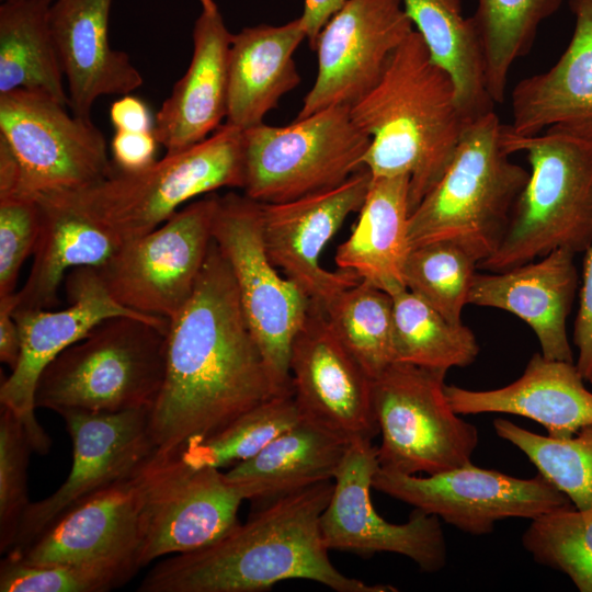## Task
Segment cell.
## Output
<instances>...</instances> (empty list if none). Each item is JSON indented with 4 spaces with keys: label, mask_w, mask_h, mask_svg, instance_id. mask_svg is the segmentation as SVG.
I'll return each mask as SVG.
<instances>
[{
    "label": "cell",
    "mask_w": 592,
    "mask_h": 592,
    "mask_svg": "<svg viewBox=\"0 0 592 592\" xmlns=\"http://www.w3.org/2000/svg\"><path fill=\"white\" fill-rule=\"evenodd\" d=\"M391 297L395 362L448 371L476 360L478 342L463 322L448 321L407 288Z\"/></svg>",
    "instance_id": "d6a6232c"
},
{
    "label": "cell",
    "mask_w": 592,
    "mask_h": 592,
    "mask_svg": "<svg viewBox=\"0 0 592 592\" xmlns=\"http://www.w3.org/2000/svg\"><path fill=\"white\" fill-rule=\"evenodd\" d=\"M243 185L242 129L225 123L203 141L166 153L146 169L114 168L93 185L55 193L124 243L150 232L191 200Z\"/></svg>",
    "instance_id": "52a82bcc"
},
{
    "label": "cell",
    "mask_w": 592,
    "mask_h": 592,
    "mask_svg": "<svg viewBox=\"0 0 592 592\" xmlns=\"http://www.w3.org/2000/svg\"><path fill=\"white\" fill-rule=\"evenodd\" d=\"M15 293L0 297V361L11 371L18 365L21 354V337L13 315L16 307Z\"/></svg>",
    "instance_id": "bcb514c9"
},
{
    "label": "cell",
    "mask_w": 592,
    "mask_h": 592,
    "mask_svg": "<svg viewBox=\"0 0 592 592\" xmlns=\"http://www.w3.org/2000/svg\"><path fill=\"white\" fill-rule=\"evenodd\" d=\"M509 153L524 152L528 179L497 250L478 267L502 272L556 249L584 252L592 241V143L559 132L517 136L502 126Z\"/></svg>",
    "instance_id": "277c9868"
},
{
    "label": "cell",
    "mask_w": 592,
    "mask_h": 592,
    "mask_svg": "<svg viewBox=\"0 0 592 592\" xmlns=\"http://www.w3.org/2000/svg\"><path fill=\"white\" fill-rule=\"evenodd\" d=\"M295 401L303 419L348 441H372L379 428L372 378L340 341L322 307L311 303L289 356Z\"/></svg>",
    "instance_id": "ffe728a7"
},
{
    "label": "cell",
    "mask_w": 592,
    "mask_h": 592,
    "mask_svg": "<svg viewBox=\"0 0 592 592\" xmlns=\"http://www.w3.org/2000/svg\"><path fill=\"white\" fill-rule=\"evenodd\" d=\"M502 126L493 110L470 122L448 167L409 216L411 248L453 240L479 262L497 250L528 179L510 159Z\"/></svg>",
    "instance_id": "8992f818"
},
{
    "label": "cell",
    "mask_w": 592,
    "mask_h": 592,
    "mask_svg": "<svg viewBox=\"0 0 592 592\" xmlns=\"http://www.w3.org/2000/svg\"><path fill=\"white\" fill-rule=\"evenodd\" d=\"M573 362L534 353L523 374L497 389L471 390L446 385L447 399L458 414L508 413L543 425L554 439H569L592 424V392Z\"/></svg>",
    "instance_id": "484cf974"
},
{
    "label": "cell",
    "mask_w": 592,
    "mask_h": 592,
    "mask_svg": "<svg viewBox=\"0 0 592 592\" xmlns=\"http://www.w3.org/2000/svg\"><path fill=\"white\" fill-rule=\"evenodd\" d=\"M1 1H5V0H1Z\"/></svg>",
    "instance_id": "f907efd6"
},
{
    "label": "cell",
    "mask_w": 592,
    "mask_h": 592,
    "mask_svg": "<svg viewBox=\"0 0 592 592\" xmlns=\"http://www.w3.org/2000/svg\"><path fill=\"white\" fill-rule=\"evenodd\" d=\"M110 118L115 130L152 132L155 126L147 104L130 94L123 95L111 105Z\"/></svg>",
    "instance_id": "f6af8a7d"
},
{
    "label": "cell",
    "mask_w": 592,
    "mask_h": 592,
    "mask_svg": "<svg viewBox=\"0 0 592 592\" xmlns=\"http://www.w3.org/2000/svg\"><path fill=\"white\" fill-rule=\"evenodd\" d=\"M149 413V409L114 413L66 410L58 413L72 443L70 473L53 494L30 503L9 553L26 548L81 501L134 477L155 451Z\"/></svg>",
    "instance_id": "2e32d148"
},
{
    "label": "cell",
    "mask_w": 592,
    "mask_h": 592,
    "mask_svg": "<svg viewBox=\"0 0 592 592\" xmlns=\"http://www.w3.org/2000/svg\"><path fill=\"white\" fill-rule=\"evenodd\" d=\"M134 479L141 523L140 567L219 539L239 523L238 509L248 500L243 485L219 469L192 468L179 451H153Z\"/></svg>",
    "instance_id": "8fae6325"
},
{
    "label": "cell",
    "mask_w": 592,
    "mask_h": 592,
    "mask_svg": "<svg viewBox=\"0 0 592 592\" xmlns=\"http://www.w3.org/2000/svg\"><path fill=\"white\" fill-rule=\"evenodd\" d=\"M219 196L204 195L95 267L122 306L171 320L190 299L214 241Z\"/></svg>",
    "instance_id": "4fadbf2b"
},
{
    "label": "cell",
    "mask_w": 592,
    "mask_h": 592,
    "mask_svg": "<svg viewBox=\"0 0 592 592\" xmlns=\"http://www.w3.org/2000/svg\"><path fill=\"white\" fill-rule=\"evenodd\" d=\"M585 252L573 343L578 349L576 366L581 376L589 380L592 377V241Z\"/></svg>",
    "instance_id": "7bdbcfd3"
},
{
    "label": "cell",
    "mask_w": 592,
    "mask_h": 592,
    "mask_svg": "<svg viewBox=\"0 0 592 592\" xmlns=\"http://www.w3.org/2000/svg\"><path fill=\"white\" fill-rule=\"evenodd\" d=\"M323 310L340 341L372 379L395 362L391 295L358 281Z\"/></svg>",
    "instance_id": "e575fe53"
},
{
    "label": "cell",
    "mask_w": 592,
    "mask_h": 592,
    "mask_svg": "<svg viewBox=\"0 0 592 592\" xmlns=\"http://www.w3.org/2000/svg\"><path fill=\"white\" fill-rule=\"evenodd\" d=\"M574 254L560 248L506 271L476 273L468 304L515 315L532 328L544 357L573 362L566 322L578 286Z\"/></svg>",
    "instance_id": "603a6c76"
},
{
    "label": "cell",
    "mask_w": 592,
    "mask_h": 592,
    "mask_svg": "<svg viewBox=\"0 0 592 592\" xmlns=\"http://www.w3.org/2000/svg\"><path fill=\"white\" fill-rule=\"evenodd\" d=\"M372 441H351L333 478V491L320 517L328 549L367 558L394 553L410 558L421 571L437 572L447 561V547L437 516L414 510L402 524L387 522L372 504L371 489L379 464Z\"/></svg>",
    "instance_id": "9a60e30c"
},
{
    "label": "cell",
    "mask_w": 592,
    "mask_h": 592,
    "mask_svg": "<svg viewBox=\"0 0 592 592\" xmlns=\"http://www.w3.org/2000/svg\"><path fill=\"white\" fill-rule=\"evenodd\" d=\"M276 395L234 274L213 241L190 299L169 320L164 380L149 413L155 451H179Z\"/></svg>",
    "instance_id": "6da1fadb"
},
{
    "label": "cell",
    "mask_w": 592,
    "mask_h": 592,
    "mask_svg": "<svg viewBox=\"0 0 592 592\" xmlns=\"http://www.w3.org/2000/svg\"><path fill=\"white\" fill-rule=\"evenodd\" d=\"M357 223L334 262L361 281L394 295L406 289L409 240V177H373Z\"/></svg>",
    "instance_id": "f1b7e54d"
},
{
    "label": "cell",
    "mask_w": 592,
    "mask_h": 592,
    "mask_svg": "<svg viewBox=\"0 0 592 592\" xmlns=\"http://www.w3.org/2000/svg\"><path fill=\"white\" fill-rule=\"evenodd\" d=\"M69 306L65 309H15L21 337L18 365L0 387V403L23 423L34 452L46 455L50 439L34 410L38 378L64 350L82 340L103 320L115 316L152 318L118 304L92 266L73 269L66 277Z\"/></svg>",
    "instance_id": "ac0fdd59"
},
{
    "label": "cell",
    "mask_w": 592,
    "mask_h": 592,
    "mask_svg": "<svg viewBox=\"0 0 592 592\" xmlns=\"http://www.w3.org/2000/svg\"><path fill=\"white\" fill-rule=\"evenodd\" d=\"M231 38L218 8L202 9L194 24L191 62L155 116L153 134L166 153L203 141L226 118Z\"/></svg>",
    "instance_id": "d4e9b609"
},
{
    "label": "cell",
    "mask_w": 592,
    "mask_h": 592,
    "mask_svg": "<svg viewBox=\"0 0 592 592\" xmlns=\"http://www.w3.org/2000/svg\"><path fill=\"white\" fill-rule=\"evenodd\" d=\"M301 419L293 394L276 395L220 431L184 443L179 454L195 469H221L246 462Z\"/></svg>",
    "instance_id": "d590c367"
},
{
    "label": "cell",
    "mask_w": 592,
    "mask_h": 592,
    "mask_svg": "<svg viewBox=\"0 0 592 592\" xmlns=\"http://www.w3.org/2000/svg\"><path fill=\"white\" fill-rule=\"evenodd\" d=\"M213 237L234 274L248 326L277 394H293L291 348L311 301L272 263L263 238L262 204L235 192L219 196Z\"/></svg>",
    "instance_id": "30bf717a"
},
{
    "label": "cell",
    "mask_w": 592,
    "mask_h": 592,
    "mask_svg": "<svg viewBox=\"0 0 592 592\" xmlns=\"http://www.w3.org/2000/svg\"><path fill=\"white\" fill-rule=\"evenodd\" d=\"M432 59L452 77L463 110L476 118L493 110L479 37L463 0H402Z\"/></svg>",
    "instance_id": "1f68e13d"
},
{
    "label": "cell",
    "mask_w": 592,
    "mask_h": 592,
    "mask_svg": "<svg viewBox=\"0 0 592 592\" xmlns=\"http://www.w3.org/2000/svg\"><path fill=\"white\" fill-rule=\"evenodd\" d=\"M563 0H477L471 16L485 61L488 93L502 103L512 65L532 48L542 22Z\"/></svg>",
    "instance_id": "836d02e7"
},
{
    "label": "cell",
    "mask_w": 592,
    "mask_h": 592,
    "mask_svg": "<svg viewBox=\"0 0 592 592\" xmlns=\"http://www.w3.org/2000/svg\"><path fill=\"white\" fill-rule=\"evenodd\" d=\"M446 373L394 362L372 379V406L382 434L380 468L430 476L471 462L478 431L452 408Z\"/></svg>",
    "instance_id": "9c48e42d"
},
{
    "label": "cell",
    "mask_w": 592,
    "mask_h": 592,
    "mask_svg": "<svg viewBox=\"0 0 592 592\" xmlns=\"http://www.w3.org/2000/svg\"><path fill=\"white\" fill-rule=\"evenodd\" d=\"M497 435L517 447L538 474L565 493L577 509L592 508V424L569 439L531 432L509 420L496 419Z\"/></svg>",
    "instance_id": "8d00e7d4"
},
{
    "label": "cell",
    "mask_w": 592,
    "mask_h": 592,
    "mask_svg": "<svg viewBox=\"0 0 592 592\" xmlns=\"http://www.w3.org/2000/svg\"><path fill=\"white\" fill-rule=\"evenodd\" d=\"M522 545L536 562L565 573L580 592H592V508L570 505L532 520Z\"/></svg>",
    "instance_id": "f35d334b"
},
{
    "label": "cell",
    "mask_w": 592,
    "mask_h": 592,
    "mask_svg": "<svg viewBox=\"0 0 592 592\" xmlns=\"http://www.w3.org/2000/svg\"><path fill=\"white\" fill-rule=\"evenodd\" d=\"M140 545L139 497L132 477L81 501L26 548L7 555L30 565L124 561L141 568Z\"/></svg>",
    "instance_id": "44dd1931"
},
{
    "label": "cell",
    "mask_w": 592,
    "mask_h": 592,
    "mask_svg": "<svg viewBox=\"0 0 592 592\" xmlns=\"http://www.w3.org/2000/svg\"><path fill=\"white\" fill-rule=\"evenodd\" d=\"M133 562L30 565L7 555L0 563L1 592H104L126 583Z\"/></svg>",
    "instance_id": "ab89813d"
},
{
    "label": "cell",
    "mask_w": 592,
    "mask_h": 592,
    "mask_svg": "<svg viewBox=\"0 0 592 592\" xmlns=\"http://www.w3.org/2000/svg\"><path fill=\"white\" fill-rule=\"evenodd\" d=\"M41 229L36 198L0 200V297L14 294L19 273L33 254Z\"/></svg>",
    "instance_id": "b9f144b4"
},
{
    "label": "cell",
    "mask_w": 592,
    "mask_h": 592,
    "mask_svg": "<svg viewBox=\"0 0 592 592\" xmlns=\"http://www.w3.org/2000/svg\"><path fill=\"white\" fill-rule=\"evenodd\" d=\"M159 143L152 132L115 130L111 140L112 162L116 170L137 172L156 161Z\"/></svg>",
    "instance_id": "ee69618b"
},
{
    "label": "cell",
    "mask_w": 592,
    "mask_h": 592,
    "mask_svg": "<svg viewBox=\"0 0 592 592\" xmlns=\"http://www.w3.org/2000/svg\"><path fill=\"white\" fill-rule=\"evenodd\" d=\"M349 443L301 418L255 456L232 466L225 475L244 486L248 500L265 502L333 480Z\"/></svg>",
    "instance_id": "f546056e"
},
{
    "label": "cell",
    "mask_w": 592,
    "mask_h": 592,
    "mask_svg": "<svg viewBox=\"0 0 592 592\" xmlns=\"http://www.w3.org/2000/svg\"><path fill=\"white\" fill-rule=\"evenodd\" d=\"M198 1L202 5V9H205V10L217 9V4L215 3L214 0H198Z\"/></svg>",
    "instance_id": "c3c4849f"
},
{
    "label": "cell",
    "mask_w": 592,
    "mask_h": 592,
    "mask_svg": "<svg viewBox=\"0 0 592 592\" xmlns=\"http://www.w3.org/2000/svg\"><path fill=\"white\" fill-rule=\"evenodd\" d=\"M52 1H1L0 94L22 89L46 94L69 105L50 27Z\"/></svg>",
    "instance_id": "4dcf8cb0"
},
{
    "label": "cell",
    "mask_w": 592,
    "mask_h": 592,
    "mask_svg": "<svg viewBox=\"0 0 592 592\" xmlns=\"http://www.w3.org/2000/svg\"><path fill=\"white\" fill-rule=\"evenodd\" d=\"M33 451L21 420L1 406L0 414V551L13 548L22 517L30 505L27 466Z\"/></svg>",
    "instance_id": "60d3db41"
},
{
    "label": "cell",
    "mask_w": 592,
    "mask_h": 592,
    "mask_svg": "<svg viewBox=\"0 0 592 592\" xmlns=\"http://www.w3.org/2000/svg\"><path fill=\"white\" fill-rule=\"evenodd\" d=\"M372 178L363 167L333 189L283 203H261L263 238L272 263L322 308L361 281L351 271L322 267L320 255L346 217L360 212Z\"/></svg>",
    "instance_id": "d6986e66"
},
{
    "label": "cell",
    "mask_w": 592,
    "mask_h": 592,
    "mask_svg": "<svg viewBox=\"0 0 592 592\" xmlns=\"http://www.w3.org/2000/svg\"><path fill=\"white\" fill-rule=\"evenodd\" d=\"M373 488L476 536L492 533L502 520H534L573 505L539 474L516 478L471 462L426 477L378 467Z\"/></svg>",
    "instance_id": "5bb4252c"
},
{
    "label": "cell",
    "mask_w": 592,
    "mask_h": 592,
    "mask_svg": "<svg viewBox=\"0 0 592 592\" xmlns=\"http://www.w3.org/2000/svg\"><path fill=\"white\" fill-rule=\"evenodd\" d=\"M36 200L41 229L31 271L23 287L15 293V309H52L68 271L99 267L123 244L58 193L42 194Z\"/></svg>",
    "instance_id": "83f0119b"
},
{
    "label": "cell",
    "mask_w": 592,
    "mask_h": 592,
    "mask_svg": "<svg viewBox=\"0 0 592 592\" xmlns=\"http://www.w3.org/2000/svg\"><path fill=\"white\" fill-rule=\"evenodd\" d=\"M371 137L363 163L373 177H409L410 214L437 183L471 118L452 77L413 30L388 59L376 86L351 105Z\"/></svg>",
    "instance_id": "3957f363"
},
{
    "label": "cell",
    "mask_w": 592,
    "mask_h": 592,
    "mask_svg": "<svg viewBox=\"0 0 592 592\" xmlns=\"http://www.w3.org/2000/svg\"><path fill=\"white\" fill-rule=\"evenodd\" d=\"M478 263V259L456 241L424 243L409 253L405 284L448 321L460 323Z\"/></svg>",
    "instance_id": "74e56055"
},
{
    "label": "cell",
    "mask_w": 592,
    "mask_h": 592,
    "mask_svg": "<svg viewBox=\"0 0 592 592\" xmlns=\"http://www.w3.org/2000/svg\"><path fill=\"white\" fill-rule=\"evenodd\" d=\"M413 30L402 0H346L317 37V77L296 118L353 105L376 86Z\"/></svg>",
    "instance_id": "e0dca14e"
},
{
    "label": "cell",
    "mask_w": 592,
    "mask_h": 592,
    "mask_svg": "<svg viewBox=\"0 0 592 592\" xmlns=\"http://www.w3.org/2000/svg\"><path fill=\"white\" fill-rule=\"evenodd\" d=\"M169 320L115 316L58 354L41 374L36 408L114 413L151 409L163 385Z\"/></svg>",
    "instance_id": "5b68a950"
},
{
    "label": "cell",
    "mask_w": 592,
    "mask_h": 592,
    "mask_svg": "<svg viewBox=\"0 0 592 592\" xmlns=\"http://www.w3.org/2000/svg\"><path fill=\"white\" fill-rule=\"evenodd\" d=\"M333 491L321 481L261 502L219 539L157 563L138 592H262L304 579L337 592H396L341 573L330 561L320 517Z\"/></svg>",
    "instance_id": "7a4b0ae2"
},
{
    "label": "cell",
    "mask_w": 592,
    "mask_h": 592,
    "mask_svg": "<svg viewBox=\"0 0 592 592\" xmlns=\"http://www.w3.org/2000/svg\"><path fill=\"white\" fill-rule=\"evenodd\" d=\"M571 39L547 71L522 79L512 90V122L517 136L559 132L592 143V0H570Z\"/></svg>",
    "instance_id": "7402d4cb"
},
{
    "label": "cell",
    "mask_w": 592,
    "mask_h": 592,
    "mask_svg": "<svg viewBox=\"0 0 592 592\" xmlns=\"http://www.w3.org/2000/svg\"><path fill=\"white\" fill-rule=\"evenodd\" d=\"M307 39L299 18L283 25L261 24L232 34L228 54L226 124L247 129L263 123L300 77L294 53Z\"/></svg>",
    "instance_id": "4316f807"
},
{
    "label": "cell",
    "mask_w": 592,
    "mask_h": 592,
    "mask_svg": "<svg viewBox=\"0 0 592 592\" xmlns=\"http://www.w3.org/2000/svg\"><path fill=\"white\" fill-rule=\"evenodd\" d=\"M346 0H305L300 19L305 25L309 46L314 49L317 37L329 19Z\"/></svg>",
    "instance_id": "7dc6e473"
},
{
    "label": "cell",
    "mask_w": 592,
    "mask_h": 592,
    "mask_svg": "<svg viewBox=\"0 0 592 592\" xmlns=\"http://www.w3.org/2000/svg\"><path fill=\"white\" fill-rule=\"evenodd\" d=\"M244 194L262 204L283 203L333 189L364 166L371 137L350 105L318 111L286 126L243 129Z\"/></svg>",
    "instance_id": "ba28073f"
},
{
    "label": "cell",
    "mask_w": 592,
    "mask_h": 592,
    "mask_svg": "<svg viewBox=\"0 0 592 592\" xmlns=\"http://www.w3.org/2000/svg\"><path fill=\"white\" fill-rule=\"evenodd\" d=\"M0 143L19 166L16 197L84 189L114 171L106 140L92 121L39 92L0 94Z\"/></svg>",
    "instance_id": "7c38bea8"
},
{
    "label": "cell",
    "mask_w": 592,
    "mask_h": 592,
    "mask_svg": "<svg viewBox=\"0 0 592 592\" xmlns=\"http://www.w3.org/2000/svg\"><path fill=\"white\" fill-rule=\"evenodd\" d=\"M112 0H56L50 27L67 81L69 106L91 119L92 106L103 95H125L143 84L129 56L111 47L109 20Z\"/></svg>",
    "instance_id": "cb8c5ba5"
},
{
    "label": "cell",
    "mask_w": 592,
    "mask_h": 592,
    "mask_svg": "<svg viewBox=\"0 0 592 592\" xmlns=\"http://www.w3.org/2000/svg\"><path fill=\"white\" fill-rule=\"evenodd\" d=\"M590 383H592V377L589 379Z\"/></svg>",
    "instance_id": "681fc988"
}]
</instances>
